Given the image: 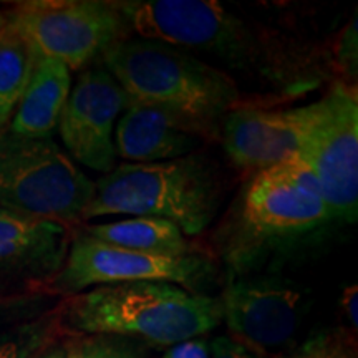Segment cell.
<instances>
[{"label": "cell", "mask_w": 358, "mask_h": 358, "mask_svg": "<svg viewBox=\"0 0 358 358\" xmlns=\"http://www.w3.org/2000/svg\"><path fill=\"white\" fill-rule=\"evenodd\" d=\"M57 303V297L42 292L0 295V329L42 315L52 310Z\"/></svg>", "instance_id": "21"}, {"label": "cell", "mask_w": 358, "mask_h": 358, "mask_svg": "<svg viewBox=\"0 0 358 358\" xmlns=\"http://www.w3.org/2000/svg\"><path fill=\"white\" fill-rule=\"evenodd\" d=\"M95 196V182L52 138L0 134V209L73 229Z\"/></svg>", "instance_id": "6"}, {"label": "cell", "mask_w": 358, "mask_h": 358, "mask_svg": "<svg viewBox=\"0 0 358 358\" xmlns=\"http://www.w3.org/2000/svg\"><path fill=\"white\" fill-rule=\"evenodd\" d=\"M101 64L129 101L151 106L204 140L239 106V90L226 71L173 45L127 37L101 55Z\"/></svg>", "instance_id": "3"}, {"label": "cell", "mask_w": 358, "mask_h": 358, "mask_svg": "<svg viewBox=\"0 0 358 358\" xmlns=\"http://www.w3.org/2000/svg\"><path fill=\"white\" fill-rule=\"evenodd\" d=\"M299 161L310 169L337 222L358 216V96L355 85L338 82L306 105Z\"/></svg>", "instance_id": "8"}, {"label": "cell", "mask_w": 358, "mask_h": 358, "mask_svg": "<svg viewBox=\"0 0 358 358\" xmlns=\"http://www.w3.org/2000/svg\"><path fill=\"white\" fill-rule=\"evenodd\" d=\"M65 358H145L146 343L116 335H71Z\"/></svg>", "instance_id": "19"}, {"label": "cell", "mask_w": 358, "mask_h": 358, "mask_svg": "<svg viewBox=\"0 0 358 358\" xmlns=\"http://www.w3.org/2000/svg\"><path fill=\"white\" fill-rule=\"evenodd\" d=\"M71 231L0 209V295L45 294L60 271Z\"/></svg>", "instance_id": "12"}, {"label": "cell", "mask_w": 358, "mask_h": 358, "mask_svg": "<svg viewBox=\"0 0 358 358\" xmlns=\"http://www.w3.org/2000/svg\"><path fill=\"white\" fill-rule=\"evenodd\" d=\"M129 34L216 58L279 88L301 90L315 80L307 64L292 58L272 34L213 0L115 2Z\"/></svg>", "instance_id": "2"}, {"label": "cell", "mask_w": 358, "mask_h": 358, "mask_svg": "<svg viewBox=\"0 0 358 358\" xmlns=\"http://www.w3.org/2000/svg\"><path fill=\"white\" fill-rule=\"evenodd\" d=\"M40 358H65V348H64V343H57V345H53L50 350H47L43 353Z\"/></svg>", "instance_id": "26"}, {"label": "cell", "mask_w": 358, "mask_h": 358, "mask_svg": "<svg viewBox=\"0 0 358 358\" xmlns=\"http://www.w3.org/2000/svg\"><path fill=\"white\" fill-rule=\"evenodd\" d=\"M64 335H116L151 345L199 338L222 320L221 302L168 282L98 285L57 303Z\"/></svg>", "instance_id": "4"}, {"label": "cell", "mask_w": 358, "mask_h": 358, "mask_svg": "<svg viewBox=\"0 0 358 358\" xmlns=\"http://www.w3.org/2000/svg\"><path fill=\"white\" fill-rule=\"evenodd\" d=\"M211 358H266L250 352L231 337H217L209 343Z\"/></svg>", "instance_id": "23"}, {"label": "cell", "mask_w": 358, "mask_h": 358, "mask_svg": "<svg viewBox=\"0 0 358 358\" xmlns=\"http://www.w3.org/2000/svg\"><path fill=\"white\" fill-rule=\"evenodd\" d=\"M337 219L301 161L254 173L217 229L216 248L229 277L252 275L275 257L312 244Z\"/></svg>", "instance_id": "1"}, {"label": "cell", "mask_w": 358, "mask_h": 358, "mask_svg": "<svg viewBox=\"0 0 358 358\" xmlns=\"http://www.w3.org/2000/svg\"><path fill=\"white\" fill-rule=\"evenodd\" d=\"M163 358H211V350L206 340L192 338L173 345Z\"/></svg>", "instance_id": "24"}, {"label": "cell", "mask_w": 358, "mask_h": 358, "mask_svg": "<svg viewBox=\"0 0 358 358\" xmlns=\"http://www.w3.org/2000/svg\"><path fill=\"white\" fill-rule=\"evenodd\" d=\"M78 227L100 243L134 252L156 256H186L199 252L176 224L158 217H129Z\"/></svg>", "instance_id": "16"}, {"label": "cell", "mask_w": 358, "mask_h": 358, "mask_svg": "<svg viewBox=\"0 0 358 358\" xmlns=\"http://www.w3.org/2000/svg\"><path fill=\"white\" fill-rule=\"evenodd\" d=\"M357 17H353L345 29L342 30V34H340L337 45V62L343 73L348 77V85H352V78L353 82L357 78Z\"/></svg>", "instance_id": "22"}, {"label": "cell", "mask_w": 358, "mask_h": 358, "mask_svg": "<svg viewBox=\"0 0 358 358\" xmlns=\"http://www.w3.org/2000/svg\"><path fill=\"white\" fill-rule=\"evenodd\" d=\"M60 337L64 330L55 306L42 315L0 329V358H40Z\"/></svg>", "instance_id": "18"}, {"label": "cell", "mask_w": 358, "mask_h": 358, "mask_svg": "<svg viewBox=\"0 0 358 358\" xmlns=\"http://www.w3.org/2000/svg\"><path fill=\"white\" fill-rule=\"evenodd\" d=\"M71 90V71L58 60L38 57L32 78L10 122L7 134L27 140L52 138Z\"/></svg>", "instance_id": "15"}, {"label": "cell", "mask_w": 358, "mask_h": 358, "mask_svg": "<svg viewBox=\"0 0 358 358\" xmlns=\"http://www.w3.org/2000/svg\"><path fill=\"white\" fill-rule=\"evenodd\" d=\"M213 259L201 252L186 256H156L120 249L93 239L73 227L69 250L57 275L48 282L45 294L71 297L98 285L122 282H168L194 294H206L216 279Z\"/></svg>", "instance_id": "7"}, {"label": "cell", "mask_w": 358, "mask_h": 358, "mask_svg": "<svg viewBox=\"0 0 358 358\" xmlns=\"http://www.w3.org/2000/svg\"><path fill=\"white\" fill-rule=\"evenodd\" d=\"M128 105V95L103 64L80 73L58 122L62 141L71 158L93 171H113V129Z\"/></svg>", "instance_id": "11"}, {"label": "cell", "mask_w": 358, "mask_h": 358, "mask_svg": "<svg viewBox=\"0 0 358 358\" xmlns=\"http://www.w3.org/2000/svg\"><path fill=\"white\" fill-rule=\"evenodd\" d=\"M219 302L231 338L266 358L292 342L307 307L294 280L256 274L229 277Z\"/></svg>", "instance_id": "10"}, {"label": "cell", "mask_w": 358, "mask_h": 358, "mask_svg": "<svg viewBox=\"0 0 358 358\" xmlns=\"http://www.w3.org/2000/svg\"><path fill=\"white\" fill-rule=\"evenodd\" d=\"M0 134H2V133H0Z\"/></svg>", "instance_id": "28"}, {"label": "cell", "mask_w": 358, "mask_h": 358, "mask_svg": "<svg viewBox=\"0 0 358 358\" xmlns=\"http://www.w3.org/2000/svg\"><path fill=\"white\" fill-rule=\"evenodd\" d=\"M357 285H348V287L343 290L342 299H340V303H342V310L345 313L348 325L352 327L353 330H357L358 327V315H357Z\"/></svg>", "instance_id": "25"}, {"label": "cell", "mask_w": 358, "mask_h": 358, "mask_svg": "<svg viewBox=\"0 0 358 358\" xmlns=\"http://www.w3.org/2000/svg\"><path fill=\"white\" fill-rule=\"evenodd\" d=\"M38 55L10 25L0 30V133L24 96Z\"/></svg>", "instance_id": "17"}, {"label": "cell", "mask_w": 358, "mask_h": 358, "mask_svg": "<svg viewBox=\"0 0 358 358\" xmlns=\"http://www.w3.org/2000/svg\"><path fill=\"white\" fill-rule=\"evenodd\" d=\"M116 156L138 164L163 163L194 153L203 138L163 111L129 101L115 127Z\"/></svg>", "instance_id": "14"}, {"label": "cell", "mask_w": 358, "mask_h": 358, "mask_svg": "<svg viewBox=\"0 0 358 358\" xmlns=\"http://www.w3.org/2000/svg\"><path fill=\"white\" fill-rule=\"evenodd\" d=\"M3 27H6V13L0 10V30H2Z\"/></svg>", "instance_id": "27"}, {"label": "cell", "mask_w": 358, "mask_h": 358, "mask_svg": "<svg viewBox=\"0 0 358 358\" xmlns=\"http://www.w3.org/2000/svg\"><path fill=\"white\" fill-rule=\"evenodd\" d=\"M6 24L32 45L38 57L82 70L111 45L129 37L115 2L101 0H29L13 3Z\"/></svg>", "instance_id": "9"}, {"label": "cell", "mask_w": 358, "mask_h": 358, "mask_svg": "<svg viewBox=\"0 0 358 358\" xmlns=\"http://www.w3.org/2000/svg\"><path fill=\"white\" fill-rule=\"evenodd\" d=\"M306 106L267 110L262 106H236L221 124V140L232 163L257 173L299 161Z\"/></svg>", "instance_id": "13"}, {"label": "cell", "mask_w": 358, "mask_h": 358, "mask_svg": "<svg viewBox=\"0 0 358 358\" xmlns=\"http://www.w3.org/2000/svg\"><path fill=\"white\" fill-rule=\"evenodd\" d=\"M224 179L208 156L192 153L163 163L115 166L95 182L83 221L106 216L158 217L198 236L216 219Z\"/></svg>", "instance_id": "5"}, {"label": "cell", "mask_w": 358, "mask_h": 358, "mask_svg": "<svg viewBox=\"0 0 358 358\" xmlns=\"http://www.w3.org/2000/svg\"><path fill=\"white\" fill-rule=\"evenodd\" d=\"M280 358H358L357 342L355 337L343 329L317 330Z\"/></svg>", "instance_id": "20"}]
</instances>
